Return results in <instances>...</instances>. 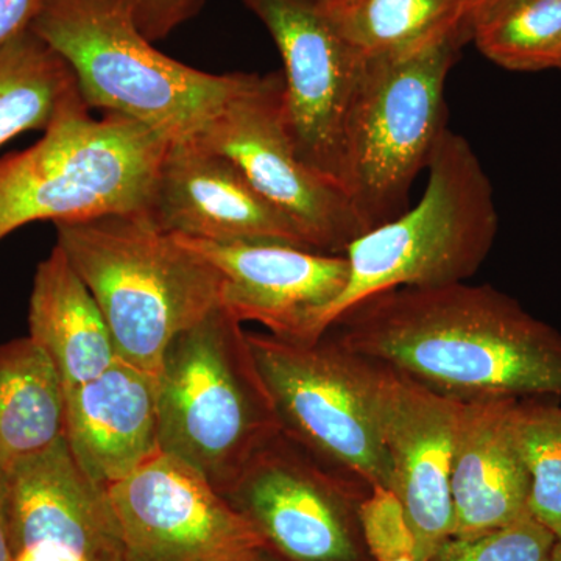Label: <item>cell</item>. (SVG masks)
Segmentation results:
<instances>
[{
	"label": "cell",
	"mask_w": 561,
	"mask_h": 561,
	"mask_svg": "<svg viewBox=\"0 0 561 561\" xmlns=\"http://www.w3.org/2000/svg\"><path fill=\"white\" fill-rule=\"evenodd\" d=\"M327 335L456 400L561 398L560 332L489 284L383 291Z\"/></svg>",
	"instance_id": "obj_1"
},
{
	"label": "cell",
	"mask_w": 561,
	"mask_h": 561,
	"mask_svg": "<svg viewBox=\"0 0 561 561\" xmlns=\"http://www.w3.org/2000/svg\"><path fill=\"white\" fill-rule=\"evenodd\" d=\"M55 228L108 323L117 357L133 367L157 376L173 339L220 306L219 271L147 213Z\"/></svg>",
	"instance_id": "obj_2"
},
{
	"label": "cell",
	"mask_w": 561,
	"mask_h": 561,
	"mask_svg": "<svg viewBox=\"0 0 561 561\" xmlns=\"http://www.w3.org/2000/svg\"><path fill=\"white\" fill-rule=\"evenodd\" d=\"M31 28L65 58L90 108L194 138L256 73H209L151 46L125 0H44Z\"/></svg>",
	"instance_id": "obj_3"
},
{
	"label": "cell",
	"mask_w": 561,
	"mask_h": 561,
	"mask_svg": "<svg viewBox=\"0 0 561 561\" xmlns=\"http://www.w3.org/2000/svg\"><path fill=\"white\" fill-rule=\"evenodd\" d=\"M161 453L225 491L278 435V416L241 321L221 306L180 332L157 375Z\"/></svg>",
	"instance_id": "obj_4"
},
{
	"label": "cell",
	"mask_w": 561,
	"mask_h": 561,
	"mask_svg": "<svg viewBox=\"0 0 561 561\" xmlns=\"http://www.w3.org/2000/svg\"><path fill=\"white\" fill-rule=\"evenodd\" d=\"M427 171L426 191L416 206L371 228L346 249L348 283L324 313L321 334L375 295L467 283L482 267L500 217L478 154L463 136L446 128Z\"/></svg>",
	"instance_id": "obj_5"
},
{
	"label": "cell",
	"mask_w": 561,
	"mask_h": 561,
	"mask_svg": "<svg viewBox=\"0 0 561 561\" xmlns=\"http://www.w3.org/2000/svg\"><path fill=\"white\" fill-rule=\"evenodd\" d=\"M171 140L116 113L92 116L83 99L32 147L0 158V241L36 220L146 213Z\"/></svg>",
	"instance_id": "obj_6"
},
{
	"label": "cell",
	"mask_w": 561,
	"mask_h": 561,
	"mask_svg": "<svg viewBox=\"0 0 561 561\" xmlns=\"http://www.w3.org/2000/svg\"><path fill=\"white\" fill-rule=\"evenodd\" d=\"M467 25L365 60L346 121L341 184L368 228L408 208L409 191L446 130L445 84Z\"/></svg>",
	"instance_id": "obj_7"
},
{
	"label": "cell",
	"mask_w": 561,
	"mask_h": 561,
	"mask_svg": "<svg viewBox=\"0 0 561 561\" xmlns=\"http://www.w3.org/2000/svg\"><path fill=\"white\" fill-rule=\"evenodd\" d=\"M280 434L312 459L367 485L393 486V470L362 359L330 335L313 343L247 331Z\"/></svg>",
	"instance_id": "obj_8"
},
{
	"label": "cell",
	"mask_w": 561,
	"mask_h": 561,
	"mask_svg": "<svg viewBox=\"0 0 561 561\" xmlns=\"http://www.w3.org/2000/svg\"><path fill=\"white\" fill-rule=\"evenodd\" d=\"M284 77L257 76L198 133L230 158L262 197L301 231L312 250L345 254L370 231L341 184L295 149L284 117Z\"/></svg>",
	"instance_id": "obj_9"
},
{
	"label": "cell",
	"mask_w": 561,
	"mask_h": 561,
	"mask_svg": "<svg viewBox=\"0 0 561 561\" xmlns=\"http://www.w3.org/2000/svg\"><path fill=\"white\" fill-rule=\"evenodd\" d=\"M370 491L280 434L224 496L280 561H373L359 522Z\"/></svg>",
	"instance_id": "obj_10"
},
{
	"label": "cell",
	"mask_w": 561,
	"mask_h": 561,
	"mask_svg": "<svg viewBox=\"0 0 561 561\" xmlns=\"http://www.w3.org/2000/svg\"><path fill=\"white\" fill-rule=\"evenodd\" d=\"M106 491L128 561H245L264 548L205 476L168 454Z\"/></svg>",
	"instance_id": "obj_11"
},
{
	"label": "cell",
	"mask_w": 561,
	"mask_h": 561,
	"mask_svg": "<svg viewBox=\"0 0 561 561\" xmlns=\"http://www.w3.org/2000/svg\"><path fill=\"white\" fill-rule=\"evenodd\" d=\"M243 2L283 58L284 117L295 149L341 184L346 121L367 58L335 31L319 0Z\"/></svg>",
	"instance_id": "obj_12"
},
{
	"label": "cell",
	"mask_w": 561,
	"mask_h": 561,
	"mask_svg": "<svg viewBox=\"0 0 561 561\" xmlns=\"http://www.w3.org/2000/svg\"><path fill=\"white\" fill-rule=\"evenodd\" d=\"M360 359L393 470L391 490L411 519L420 560L427 561L453 535V460L463 401L389 365Z\"/></svg>",
	"instance_id": "obj_13"
},
{
	"label": "cell",
	"mask_w": 561,
	"mask_h": 561,
	"mask_svg": "<svg viewBox=\"0 0 561 561\" xmlns=\"http://www.w3.org/2000/svg\"><path fill=\"white\" fill-rule=\"evenodd\" d=\"M176 238L219 271L225 311L241 323L256 321L283 341H320L324 313L348 283L345 254L278 242Z\"/></svg>",
	"instance_id": "obj_14"
},
{
	"label": "cell",
	"mask_w": 561,
	"mask_h": 561,
	"mask_svg": "<svg viewBox=\"0 0 561 561\" xmlns=\"http://www.w3.org/2000/svg\"><path fill=\"white\" fill-rule=\"evenodd\" d=\"M147 216L183 238L210 242H278L312 250L241 169L197 136L169 144L154 179Z\"/></svg>",
	"instance_id": "obj_15"
},
{
	"label": "cell",
	"mask_w": 561,
	"mask_h": 561,
	"mask_svg": "<svg viewBox=\"0 0 561 561\" xmlns=\"http://www.w3.org/2000/svg\"><path fill=\"white\" fill-rule=\"evenodd\" d=\"M13 557L39 548L76 561H124L105 486L88 478L66 437L9 468Z\"/></svg>",
	"instance_id": "obj_16"
},
{
	"label": "cell",
	"mask_w": 561,
	"mask_h": 561,
	"mask_svg": "<svg viewBox=\"0 0 561 561\" xmlns=\"http://www.w3.org/2000/svg\"><path fill=\"white\" fill-rule=\"evenodd\" d=\"M66 442L81 470L105 489L157 457V376L117 360L68 391Z\"/></svg>",
	"instance_id": "obj_17"
},
{
	"label": "cell",
	"mask_w": 561,
	"mask_h": 561,
	"mask_svg": "<svg viewBox=\"0 0 561 561\" xmlns=\"http://www.w3.org/2000/svg\"><path fill=\"white\" fill-rule=\"evenodd\" d=\"M519 398L463 401L454 451L451 537H476L529 511L531 478L515 424Z\"/></svg>",
	"instance_id": "obj_18"
},
{
	"label": "cell",
	"mask_w": 561,
	"mask_h": 561,
	"mask_svg": "<svg viewBox=\"0 0 561 561\" xmlns=\"http://www.w3.org/2000/svg\"><path fill=\"white\" fill-rule=\"evenodd\" d=\"M28 330L60 373L66 393L119 360L98 301L58 245L36 268Z\"/></svg>",
	"instance_id": "obj_19"
},
{
	"label": "cell",
	"mask_w": 561,
	"mask_h": 561,
	"mask_svg": "<svg viewBox=\"0 0 561 561\" xmlns=\"http://www.w3.org/2000/svg\"><path fill=\"white\" fill-rule=\"evenodd\" d=\"M66 437V389L31 337L0 345V463L47 451Z\"/></svg>",
	"instance_id": "obj_20"
},
{
	"label": "cell",
	"mask_w": 561,
	"mask_h": 561,
	"mask_svg": "<svg viewBox=\"0 0 561 561\" xmlns=\"http://www.w3.org/2000/svg\"><path fill=\"white\" fill-rule=\"evenodd\" d=\"M80 99L76 73L32 28L0 44V147L21 133L46 131Z\"/></svg>",
	"instance_id": "obj_21"
},
{
	"label": "cell",
	"mask_w": 561,
	"mask_h": 561,
	"mask_svg": "<svg viewBox=\"0 0 561 561\" xmlns=\"http://www.w3.org/2000/svg\"><path fill=\"white\" fill-rule=\"evenodd\" d=\"M335 31L365 58L402 54L467 22L471 0H319Z\"/></svg>",
	"instance_id": "obj_22"
},
{
	"label": "cell",
	"mask_w": 561,
	"mask_h": 561,
	"mask_svg": "<svg viewBox=\"0 0 561 561\" xmlns=\"http://www.w3.org/2000/svg\"><path fill=\"white\" fill-rule=\"evenodd\" d=\"M467 27L483 57L501 68H561V0H485Z\"/></svg>",
	"instance_id": "obj_23"
},
{
	"label": "cell",
	"mask_w": 561,
	"mask_h": 561,
	"mask_svg": "<svg viewBox=\"0 0 561 561\" xmlns=\"http://www.w3.org/2000/svg\"><path fill=\"white\" fill-rule=\"evenodd\" d=\"M516 432L529 468V512L561 537V398H519Z\"/></svg>",
	"instance_id": "obj_24"
},
{
	"label": "cell",
	"mask_w": 561,
	"mask_h": 561,
	"mask_svg": "<svg viewBox=\"0 0 561 561\" xmlns=\"http://www.w3.org/2000/svg\"><path fill=\"white\" fill-rule=\"evenodd\" d=\"M557 535L529 511L500 529L449 537L427 561H551Z\"/></svg>",
	"instance_id": "obj_25"
},
{
	"label": "cell",
	"mask_w": 561,
	"mask_h": 561,
	"mask_svg": "<svg viewBox=\"0 0 561 561\" xmlns=\"http://www.w3.org/2000/svg\"><path fill=\"white\" fill-rule=\"evenodd\" d=\"M359 522L373 561L420 560L411 519L393 490L371 489L360 502Z\"/></svg>",
	"instance_id": "obj_26"
},
{
	"label": "cell",
	"mask_w": 561,
	"mask_h": 561,
	"mask_svg": "<svg viewBox=\"0 0 561 561\" xmlns=\"http://www.w3.org/2000/svg\"><path fill=\"white\" fill-rule=\"evenodd\" d=\"M147 39L160 41L201 10L203 0H125Z\"/></svg>",
	"instance_id": "obj_27"
},
{
	"label": "cell",
	"mask_w": 561,
	"mask_h": 561,
	"mask_svg": "<svg viewBox=\"0 0 561 561\" xmlns=\"http://www.w3.org/2000/svg\"><path fill=\"white\" fill-rule=\"evenodd\" d=\"M44 0H0V44L31 28Z\"/></svg>",
	"instance_id": "obj_28"
},
{
	"label": "cell",
	"mask_w": 561,
	"mask_h": 561,
	"mask_svg": "<svg viewBox=\"0 0 561 561\" xmlns=\"http://www.w3.org/2000/svg\"><path fill=\"white\" fill-rule=\"evenodd\" d=\"M0 561H13L10 530L9 470L0 463Z\"/></svg>",
	"instance_id": "obj_29"
},
{
	"label": "cell",
	"mask_w": 561,
	"mask_h": 561,
	"mask_svg": "<svg viewBox=\"0 0 561 561\" xmlns=\"http://www.w3.org/2000/svg\"><path fill=\"white\" fill-rule=\"evenodd\" d=\"M13 561H76L60 553L47 551V549L32 548L18 552Z\"/></svg>",
	"instance_id": "obj_30"
},
{
	"label": "cell",
	"mask_w": 561,
	"mask_h": 561,
	"mask_svg": "<svg viewBox=\"0 0 561 561\" xmlns=\"http://www.w3.org/2000/svg\"><path fill=\"white\" fill-rule=\"evenodd\" d=\"M245 561H280L278 557L273 556L272 552H268L267 549L261 548L260 551L251 556L249 560Z\"/></svg>",
	"instance_id": "obj_31"
},
{
	"label": "cell",
	"mask_w": 561,
	"mask_h": 561,
	"mask_svg": "<svg viewBox=\"0 0 561 561\" xmlns=\"http://www.w3.org/2000/svg\"><path fill=\"white\" fill-rule=\"evenodd\" d=\"M551 561H561V537L557 538L556 546H553Z\"/></svg>",
	"instance_id": "obj_32"
},
{
	"label": "cell",
	"mask_w": 561,
	"mask_h": 561,
	"mask_svg": "<svg viewBox=\"0 0 561 561\" xmlns=\"http://www.w3.org/2000/svg\"><path fill=\"white\" fill-rule=\"evenodd\" d=\"M483 2H485V0H471L470 9H468V16H470L472 11L478 9L479 5H482ZM468 16H467V20H468ZM465 24H467V22H465Z\"/></svg>",
	"instance_id": "obj_33"
},
{
	"label": "cell",
	"mask_w": 561,
	"mask_h": 561,
	"mask_svg": "<svg viewBox=\"0 0 561 561\" xmlns=\"http://www.w3.org/2000/svg\"><path fill=\"white\" fill-rule=\"evenodd\" d=\"M398 561H420V560H416V559H401V560H398Z\"/></svg>",
	"instance_id": "obj_34"
},
{
	"label": "cell",
	"mask_w": 561,
	"mask_h": 561,
	"mask_svg": "<svg viewBox=\"0 0 561 561\" xmlns=\"http://www.w3.org/2000/svg\"><path fill=\"white\" fill-rule=\"evenodd\" d=\"M124 561H128V559H125Z\"/></svg>",
	"instance_id": "obj_35"
},
{
	"label": "cell",
	"mask_w": 561,
	"mask_h": 561,
	"mask_svg": "<svg viewBox=\"0 0 561 561\" xmlns=\"http://www.w3.org/2000/svg\"><path fill=\"white\" fill-rule=\"evenodd\" d=\"M560 70H561V68H560Z\"/></svg>",
	"instance_id": "obj_36"
}]
</instances>
